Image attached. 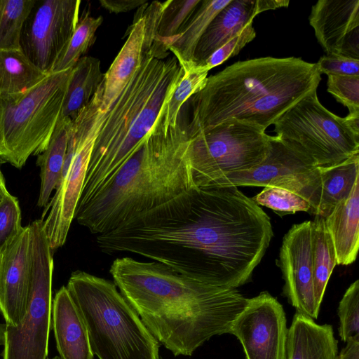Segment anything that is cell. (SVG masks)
I'll list each match as a JSON object with an SVG mask.
<instances>
[{
    "mask_svg": "<svg viewBox=\"0 0 359 359\" xmlns=\"http://www.w3.org/2000/svg\"><path fill=\"white\" fill-rule=\"evenodd\" d=\"M273 236L271 220L235 186L196 188L108 232L111 254L137 255L202 282L251 280Z\"/></svg>",
    "mask_w": 359,
    "mask_h": 359,
    "instance_id": "6da1fadb",
    "label": "cell"
},
{
    "mask_svg": "<svg viewBox=\"0 0 359 359\" xmlns=\"http://www.w3.org/2000/svg\"><path fill=\"white\" fill-rule=\"evenodd\" d=\"M109 272L143 323L175 356H190L215 335L230 333L248 299L154 261L116 259Z\"/></svg>",
    "mask_w": 359,
    "mask_h": 359,
    "instance_id": "7a4b0ae2",
    "label": "cell"
},
{
    "mask_svg": "<svg viewBox=\"0 0 359 359\" xmlns=\"http://www.w3.org/2000/svg\"><path fill=\"white\" fill-rule=\"evenodd\" d=\"M189 143L180 118L175 127L166 125L163 107L133 155L108 184L76 208L74 219L100 235L196 189Z\"/></svg>",
    "mask_w": 359,
    "mask_h": 359,
    "instance_id": "3957f363",
    "label": "cell"
},
{
    "mask_svg": "<svg viewBox=\"0 0 359 359\" xmlns=\"http://www.w3.org/2000/svg\"><path fill=\"white\" fill-rule=\"evenodd\" d=\"M316 63L294 57H265L236 62L208 77L192 95L189 138L228 120L266 129L304 97L316 90Z\"/></svg>",
    "mask_w": 359,
    "mask_h": 359,
    "instance_id": "277c9868",
    "label": "cell"
},
{
    "mask_svg": "<svg viewBox=\"0 0 359 359\" xmlns=\"http://www.w3.org/2000/svg\"><path fill=\"white\" fill-rule=\"evenodd\" d=\"M184 75L175 56L156 57L144 48L140 67L104 111L77 208L108 184L133 155Z\"/></svg>",
    "mask_w": 359,
    "mask_h": 359,
    "instance_id": "5b68a950",
    "label": "cell"
},
{
    "mask_svg": "<svg viewBox=\"0 0 359 359\" xmlns=\"http://www.w3.org/2000/svg\"><path fill=\"white\" fill-rule=\"evenodd\" d=\"M66 287L99 359H160V343L114 281L76 271Z\"/></svg>",
    "mask_w": 359,
    "mask_h": 359,
    "instance_id": "8992f818",
    "label": "cell"
},
{
    "mask_svg": "<svg viewBox=\"0 0 359 359\" xmlns=\"http://www.w3.org/2000/svg\"><path fill=\"white\" fill-rule=\"evenodd\" d=\"M73 68V67H72ZM72 68L50 73L29 90L0 96V159L17 168L48 147L60 116Z\"/></svg>",
    "mask_w": 359,
    "mask_h": 359,
    "instance_id": "52a82bcc",
    "label": "cell"
},
{
    "mask_svg": "<svg viewBox=\"0 0 359 359\" xmlns=\"http://www.w3.org/2000/svg\"><path fill=\"white\" fill-rule=\"evenodd\" d=\"M102 86L72 123L61 178L40 219L52 251L65 243L74 219L90 155L104 118Z\"/></svg>",
    "mask_w": 359,
    "mask_h": 359,
    "instance_id": "ba28073f",
    "label": "cell"
},
{
    "mask_svg": "<svg viewBox=\"0 0 359 359\" xmlns=\"http://www.w3.org/2000/svg\"><path fill=\"white\" fill-rule=\"evenodd\" d=\"M273 125L276 136L316 167L333 165L359 153V134L345 117L322 105L316 90L287 110Z\"/></svg>",
    "mask_w": 359,
    "mask_h": 359,
    "instance_id": "9c48e42d",
    "label": "cell"
},
{
    "mask_svg": "<svg viewBox=\"0 0 359 359\" xmlns=\"http://www.w3.org/2000/svg\"><path fill=\"white\" fill-rule=\"evenodd\" d=\"M270 137L259 127L228 120L189 137L188 161L196 188L261 163L269 153Z\"/></svg>",
    "mask_w": 359,
    "mask_h": 359,
    "instance_id": "30bf717a",
    "label": "cell"
},
{
    "mask_svg": "<svg viewBox=\"0 0 359 359\" xmlns=\"http://www.w3.org/2000/svg\"><path fill=\"white\" fill-rule=\"evenodd\" d=\"M29 226L32 256L29 304L18 325L0 326L3 359H48L53 259L41 221L34 220Z\"/></svg>",
    "mask_w": 359,
    "mask_h": 359,
    "instance_id": "8fae6325",
    "label": "cell"
},
{
    "mask_svg": "<svg viewBox=\"0 0 359 359\" xmlns=\"http://www.w3.org/2000/svg\"><path fill=\"white\" fill-rule=\"evenodd\" d=\"M269 144L267 156L261 163L245 171L225 175L208 187L284 188L304 198L311 205V214L317 215L321 191L319 167L287 146L277 136L270 137Z\"/></svg>",
    "mask_w": 359,
    "mask_h": 359,
    "instance_id": "7c38bea8",
    "label": "cell"
},
{
    "mask_svg": "<svg viewBox=\"0 0 359 359\" xmlns=\"http://www.w3.org/2000/svg\"><path fill=\"white\" fill-rule=\"evenodd\" d=\"M79 0H36L22 29L20 46L26 56L50 74L79 20Z\"/></svg>",
    "mask_w": 359,
    "mask_h": 359,
    "instance_id": "4fadbf2b",
    "label": "cell"
},
{
    "mask_svg": "<svg viewBox=\"0 0 359 359\" xmlns=\"http://www.w3.org/2000/svg\"><path fill=\"white\" fill-rule=\"evenodd\" d=\"M287 330L283 306L264 291L248 299L230 334L241 342L245 359H286Z\"/></svg>",
    "mask_w": 359,
    "mask_h": 359,
    "instance_id": "5bb4252c",
    "label": "cell"
},
{
    "mask_svg": "<svg viewBox=\"0 0 359 359\" xmlns=\"http://www.w3.org/2000/svg\"><path fill=\"white\" fill-rule=\"evenodd\" d=\"M277 264L284 286L283 293L297 312L318 318L312 262V221L292 226L283 238Z\"/></svg>",
    "mask_w": 359,
    "mask_h": 359,
    "instance_id": "9a60e30c",
    "label": "cell"
},
{
    "mask_svg": "<svg viewBox=\"0 0 359 359\" xmlns=\"http://www.w3.org/2000/svg\"><path fill=\"white\" fill-rule=\"evenodd\" d=\"M31 256L29 224L0 252V312L7 325H18L26 313L31 288Z\"/></svg>",
    "mask_w": 359,
    "mask_h": 359,
    "instance_id": "2e32d148",
    "label": "cell"
},
{
    "mask_svg": "<svg viewBox=\"0 0 359 359\" xmlns=\"http://www.w3.org/2000/svg\"><path fill=\"white\" fill-rule=\"evenodd\" d=\"M309 20L327 55L359 60V0H319Z\"/></svg>",
    "mask_w": 359,
    "mask_h": 359,
    "instance_id": "e0dca14e",
    "label": "cell"
},
{
    "mask_svg": "<svg viewBox=\"0 0 359 359\" xmlns=\"http://www.w3.org/2000/svg\"><path fill=\"white\" fill-rule=\"evenodd\" d=\"M51 325L61 359H93L87 329L66 286L52 302Z\"/></svg>",
    "mask_w": 359,
    "mask_h": 359,
    "instance_id": "ac0fdd59",
    "label": "cell"
},
{
    "mask_svg": "<svg viewBox=\"0 0 359 359\" xmlns=\"http://www.w3.org/2000/svg\"><path fill=\"white\" fill-rule=\"evenodd\" d=\"M259 13L257 0H231L212 19L201 37L194 55L202 64Z\"/></svg>",
    "mask_w": 359,
    "mask_h": 359,
    "instance_id": "d6986e66",
    "label": "cell"
},
{
    "mask_svg": "<svg viewBox=\"0 0 359 359\" xmlns=\"http://www.w3.org/2000/svg\"><path fill=\"white\" fill-rule=\"evenodd\" d=\"M337 345L332 325L296 312L287 330L286 359H336Z\"/></svg>",
    "mask_w": 359,
    "mask_h": 359,
    "instance_id": "ffe728a7",
    "label": "cell"
},
{
    "mask_svg": "<svg viewBox=\"0 0 359 359\" xmlns=\"http://www.w3.org/2000/svg\"><path fill=\"white\" fill-rule=\"evenodd\" d=\"M337 265L347 266L356 259L359 248V180L348 197L325 218Z\"/></svg>",
    "mask_w": 359,
    "mask_h": 359,
    "instance_id": "44dd1931",
    "label": "cell"
},
{
    "mask_svg": "<svg viewBox=\"0 0 359 359\" xmlns=\"http://www.w3.org/2000/svg\"><path fill=\"white\" fill-rule=\"evenodd\" d=\"M145 21L143 17L135 18L128 29V36L104 74L101 107L107 111L129 82L140 67L144 54Z\"/></svg>",
    "mask_w": 359,
    "mask_h": 359,
    "instance_id": "7402d4cb",
    "label": "cell"
},
{
    "mask_svg": "<svg viewBox=\"0 0 359 359\" xmlns=\"http://www.w3.org/2000/svg\"><path fill=\"white\" fill-rule=\"evenodd\" d=\"M231 0H201L194 13L180 33L166 43L184 71L196 66L194 55L196 46L210 22Z\"/></svg>",
    "mask_w": 359,
    "mask_h": 359,
    "instance_id": "603a6c76",
    "label": "cell"
},
{
    "mask_svg": "<svg viewBox=\"0 0 359 359\" xmlns=\"http://www.w3.org/2000/svg\"><path fill=\"white\" fill-rule=\"evenodd\" d=\"M104 76L97 58L81 57L72 68L59 118H69L73 121L90 102Z\"/></svg>",
    "mask_w": 359,
    "mask_h": 359,
    "instance_id": "cb8c5ba5",
    "label": "cell"
},
{
    "mask_svg": "<svg viewBox=\"0 0 359 359\" xmlns=\"http://www.w3.org/2000/svg\"><path fill=\"white\" fill-rule=\"evenodd\" d=\"M72 123L69 118H58L47 148L37 156L36 165L40 168L41 178L37 201L39 207H45L48 203L60 180Z\"/></svg>",
    "mask_w": 359,
    "mask_h": 359,
    "instance_id": "d4e9b609",
    "label": "cell"
},
{
    "mask_svg": "<svg viewBox=\"0 0 359 359\" xmlns=\"http://www.w3.org/2000/svg\"><path fill=\"white\" fill-rule=\"evenodd\" d=\"M320 198L317 215L325 218L350 194L359 180V153L346 160L327 167H319Z\"/></svg>",
    "mask_w": 359,
    "mask_h": 359,
    "instance_id": "484cf974",
    "label": "cell"
},
{
    "mask_svg": "<svg viewBox=\"0 0 359 359\" xmlns=\"http://www.w3.org/2000/svg\"><path fill=\"white\" fill-rule=\"evenodd\" d=\"M48 74L36 66L20 50L0 51V96L24 93Z\"/></svg>",
    "mask_w": 359,
    "mask_h": 359,
    "instance_id": "4316f807",
    "label": "cell"
},
{
    "mask_svg": "<svg viewBox=\"0 0 359 359\" xmlns=\"http://www.w3.org/2000/svg\"><path fill=\"white\" fill-rule=\"evenodd\" d=\"M312 262L314 295L318 309L325 289L337 264L336 253L325 218L315 215L312 221Z\"/></svg>",
    "mask_w": 359,
    "mask_h": 359,
    "instance_id": "83f0119b",
    "label": "cell"
},
{
    "mask_svg": "<svg viewBox=\"0 0 359 359\" xmlns=\"http://www.w3.org/2000/svg\"><path fill=\"white\" fill-rule=\"evenodd\" d=\"M36 0H0V51L20 50L25 22Z\"/></svg>",
    "mask_w": 359,
    "mask_h": 359,
    "instance_id": "f1b7e54d",
    "label": "cell"
},
{
    "mask_svg": "<svg viewBox=\"0 0 359 359\" xmlns=\"http://www.w3.org/2000/svg\"><path fill=\"white\" fill-rule=\"evenodd\" d=\"M102 22V16L93 17L88 11L79 17L73 34L51 73L60 72L72 68L94 43L95 32Z\"/></svg>",
    "mask_w": 359,
    "mask_h": 359,
    "instance_id": "f546056e",
    "label": "cell"
},
{
    "mask_svg": "<svg viewBox=\"0 0 359 359\" xmlns=\"http://www.w3.org/2000/svg\"><path fill=\"white\" fill-rule=\"evenodd\" d=\"M201 0H168L157 22L156 42L151 46L167 50L168 41L176 36L194 13Z\"/></svg>",
    "mask_w": 359,
    "mask_h": 359,
    "instance_id": "4dcf8cb0",
    "label": "cell"
},
{
    "mask_svg": "<svg viewBox=\"0 0 359 359\" xmlns=\"http://www.w3.org/2000/svg\"><path fill=\"white\" fill-rule=\"evenodd\" d=\"M208 73V71L199 66H194L184 71V76L164 107L165 121L167 126H176L182 107L192 95L205 87Z\"/></svg>",
    "mask_w": 359,
    "mask_h": 359,
    "instance_id": "1f68e13d",
    "label": "cell"
},
{
    "mask_svg": "<svg viewBox=\"0 0 359 359\" xmlns=\"http://www.w3.org/2000/svg\"><path fill=\"white\" fill-rule=\"evenodd\" d=\"M258 205L271 209L283 217L297 212L311 214L310 203L300 195L288 189L277 187H266L252 198Z\"/></svg>",
    "mask_w": 359,
    "mask_h": 359,
    "instance_id": "d6a6232c",
    "label": "cell"
},
{
    "mask_svg": "<svg viewBox=\"0 0 359 359\" xmlns=\"http://www.w3.org/2000/svg\"><path fill=\"white\" fill-rule=\"evenodd\" d=\"M337 313L339 318V334L341 339L359 337V280L350 285L341 298Z\"/></svg>",
    "mask_w": 359,
    "mask_h": 359,
    "instance_id": "836d02e7",
    "label": "cell"
},
{
    "mask_svg": "<svg viewBox=\"0 0 359 359\" xmlns=\"http://www.w3.org/2000/svg\"><path fill=\"white\" fill-rule=\"evenodd\" d=\"M22 228L18 200L8 193L0 202V252Z\"/></svg>",
    "mask_w": 359,
    "mask_h": 359,
    "instance_id": "e575fe53",
    "label": "cell"
},
{
    "mask_svg": "<svg viewBox=\"0 0 359 359\" xmlns=\"http://www.w3.org/2000/svg\"><path fill=\"white\" fill-rule=\"evenodd\" d=\"M327 84V91L349 114L359 112V76L329 75Z\"/></svg>",
    "mask_w": 359,
    "mask_h": 359,
    "instance_id": "d590c367",
    "label": "cell"
},
{
    "mask_svg": "<svg viewBox=\"0 0 359 359\" xmlns=\"http://www.w3.org/2000/svg\"><path fill=\"white\" fill-rule=\"evenodd\" d=\"M252 22H251L244 27L236 36L227 41L198 66L205 70L209 71L229 57L237 55L245 45L252 41L256 36Z\"/></svg>",
    "mask_w": 359,
    "mask_h": 359,
    "instance_id": "8d00e7d4",
    "label": "cell"
},
{
    "mask_svg": "<svg viewBox=\"0 0 359 359\" xmlns=\"http://www.w3.org/2000/svg\"><path fill=\"white\" fill-rule=\"evenodd\" d=\"M316 65L320 74L327 76H359V60L326 55L321 57Z\"/></svg>",
    "mask_w": 359,
    "mask_h": 359,
    "instance_id": "74e56055",
    "label": "cell"
},
{
    "mask_svg": "<svg viewBox=\"0 0 359 359\" xmlns=\"http://www.w3.org/2000/svg\"><path fill=\"white\" fill-rule=\"evenodd\" d=\"M148 1L145 0H100V5L110 13H120L140 7Z\"/></svg>",
    "mask_w": 359,
    "mask_h": 359,
    "instance_id": "f35d334b",
    "label": "cell"
},
{
    "mask_svg": "<svg viewBox=\"0 0 359 359\" xmlns=\"http://www.w3.org/2000/svg\"><path fill=\"white\" fill-rule=\"evenodd\" d=\"M336 359H359V337L351 338Z\"/></svg>",
    "mask_w": 359,
    "mask_h": 359,
    "instance_id": "ab89813d",
    "label": "cell"
},
{
    "mask_svg": "<svg viewBox=\"0 0 359 359\" xmlns=\"http://www.w3.org/2000/svg\"><path fill=\"white\" fill-rule=\"evenodd\" d=\"M259 13L269 10H274L280 7H287L288 0H257Z\"/></svg>",
    "mask_w": 359,
    "mask_h": 359,
    "instance_id": "60d3db41",
    "label": "cell"
},
{
    "mask_svg": "<svg viewBox=\"0 0 359 359\" xmlns=\"http://www.w3.org/2000/svg\"><path fill=\"white\" fill-rule=\"evenodd\" d=\"M6 186V182L4 178V175L1 172L0 168V202L4 199V198L8 194Z\"/></svg>",
    "mask_w": 359,
    "mask_h": 359,
    "instance_id": "b9f144b4",
    "label": "cell"
},
{
    "mask_svg": "<svg viewBox=\"0 0 359 359\" xmlns=\"http://www.w3.org/2000/svg\"><path fill=\"white\" fill-rule=\"evenodd\" d=\"M2 154V140H1V128H0V156Z\"/></svg>",
    "mask_w": 359,
    "mask_h": 359,
    "instance_id": "7bdbcfd3",
    "label": "cell"
},
{
    "mask_svg": "<svg viewBox=\"0 0 359 359\" xmlns=\"http://www.w3.org/2000/svg\"><path fill=\"white\" fill-rule=\"evenodd\" d=\"M50 359H61L59 356H55Z\"/></svg>",
    "mask_w": 359,
    "mask_h": 359,
    "instance_id": "ee69618b",
    "label": "cell"
}]
</instances>
